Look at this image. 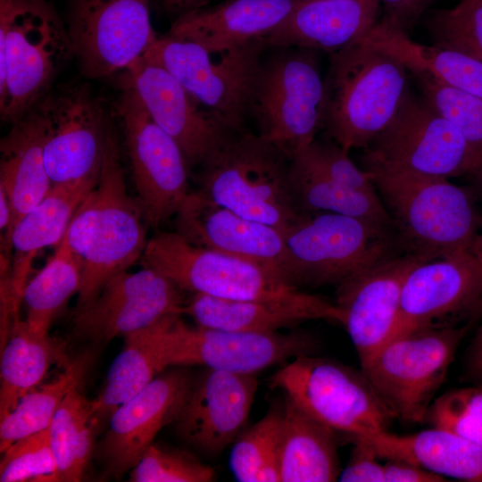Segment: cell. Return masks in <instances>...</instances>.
<instances>
[{
	"label": "cell",
	"instance_id": "5",
	"mask_svg": "<svg viewBox=\"0 0 482 482\" xmlns=\"http://www.w3.org/2000/svg\"><path fill=\"white\" fill-rule=\"evenodd\" d=\"M73 55L68 29L46 0H0L2 120L30 112Z\"/></svg>",
	"mask_w": 482,
	"mask_h": 482
},
{
	"label": "cell",
	"instance_id": "35",
	"mask_svg": "<svg viewBox=\"0 0 482 482\" xmlns=\"http://www.w3.org/2000/svg\"><path fill=\"white\" fill-rule=\"evenodd\" d=\"M98 421L92 400L86 398L80 387L71 390L49 426L57 466L56 481L82 479L94 452Z\"/></svg>",
	"mask_w": 482,
	"mask_h": 482
},
{
	"label": "cell",
	"instance_id": "22",
	"mask_svg": "<svg viewBox=\"0 0 482 482\" xmlns=\"http://www.w3.org/2000/svg\"><path fill=\"white\" fill-rule=\"evenodd\" d=\"M257 387L255 375L206 368L194 378L174 422L177 434L199 453L220 455L243 431Z\"/></svg>",
	"mask_w": 482,
	"mask_h": 482
},
{
	"label": "cell",
	"instance_id": "39",
	"mask_svg": "<svg viewBox=\"0 0 482 482\" xmlns=\"http://www.w3.org/2000/svg\"><path fill=\"white\" fill-rule=\"evenodd\" d=\"M424 100L452 123L478 156L482 154V98L445 86L428 73L409 70Z\"/></svg>",
	"mask_w": 482,
	"mask_h": 482
},
{
	"label": "cell",
	"instance_id": "19",
	"mask_svg": "<svg viewBox=\"0 0 482 482\" xmlns=\"http://www.w3.org/2000/svg\"><path fill=\"white\" fill-rule=\"evenodd\" d=\"M180 367L162 371L111 414L109 428L97 448L107 475L119 479L131 470L158 432L176 421L194 380Z\"/></svg>",
	"mask_w": 482,
	"mask_h": 482
},
{
	"label": "cell",
	"instance_id": "32",
	"mask_svg": "<svg viewBox=\"0 0 482 482\" xmlns=\"http://www.w3.org/2000/svg\"><path fill=\"white\" fill-rule=\"evenodd\" d=\"M364 37L402 61L408 71L428 73L445 86L482 98V62L451 48L414 42L380 21Z\"/></svg>",
	"mask_w": 482,
	"mask_h": 482
},
{
	"label": "cell",
	"instance_id": "31",
	"mask_svg": "<svg viewBox=\"0 0 482 482\" xmlns=\"http://www.w3.org/2000/svg\"><path fill=\"white\" fill-rule=\"evenodd\" d=\"M179 315L170 314L124 337V345L109 369L104 389L92 400L99 420L111 416L164 371L167 333Z\"/></svg>",
	"mask_w": 482,
	"mask_h": 482
},
{
	"label": "cell",
	"instance_id": "44",
	"mask_svg": "<svg viewBox=\"0 0 482 482\" xmlns=\"http://www.w3.org/2000/svg\"><path fill=\"white\" fill-rule=\"evenodd\" d=\"M347 151L336 142L314 140L296 155L312 168L337 184L358 192L376 193L370 175L359 169L349 158Z\"/></svg>",
	"mask_w": 482,
	"mask_h": 482
},
{
	"label": "cell",
	"instance_id": "29",
	"mask_svg": "<svg viewBox=\"0 0 482 482\" xmlns=\"http://www.w3.org/2000/svg\"><path fill=\"white\" fill-rule=\"evenodd\" d=\"M278 464L283 482H330L340 474L335 430L287 395Z\"/></svg>",
	"mask_w": 482,
	"mask_h": 482
},
{
	"label": "cell",
	"instance_id": "14",
	"mask_svg": "<svg viewBox=\"0 0 482 482\" xmlns=\"http://www.w3.org/2000/svg\"><path fill=\"white\" fill-rule=\"evenodd\" d=\"M176 317L166 337L169 366L201 365L237 374L255 375L302 355L317 354L319 340L304 331H231L189 326Z\"/></svg>",
	"mask_w": 482,
	"mask_h": 482
},
{
	"label": "cell",
	"instance_id": "8",
	"mask_svg": "<svg viewBox=\"0 0 482 482\" xmlns=\"http://www.w3.org/2000/svg\"><path fill=\"white\" fill-rule=\"evenodd\" d=\"M284 237L286 279L295 287L337 286L394 253L393 232L337 213H301Z\"/></svg>",
	"mask_w": 482,
	"mask_h": 482
},
{
	"label": "cell",
	"instance_id": "23",
	"mask_svg": "<svg viewBox=\"0 0 482 482\" xmlns=\"http://www.w3.org/2000/svg\"><path fill=\"white\" fill-rule=\"evenodd\" d=\"M175 215L176 231L190 243L264 265L286 279L285 237L276 228L245 218L198 190L189 192Z\"/></svg>",
	"mask_w": 482,
	"mask_h": 482
},
{
	"label": "cell",
	"instance_id": "51",
	"mask_svg": "<svg viewBox=\"0 0 482 482\" xmlns=\"http://www.w3.org/2000/svg\"><path fill=\"white\" fill-rule=\"evenodd\" d=\"M470 252L482 269V229L479 231L478 230ZM479 313H482V305Z\"/></svg>",
	"mask_w": 482,
	"mask_h": 482
},
{
	"label": "cell",
	"instance_id": "42",
	"mask_svg": "<svg viewBox=\"0 0 482 482\" xmlns=\"http://www.w3.org/2000/svg\"><path fill=\"white\" fill-rule=\"evenodd\" d=\"M214 470L191 453L152 444L131 470L132 482H210Z\"/></svg>",
	"mask_w": 482,
	"mask_h": 482
},
{
	"label": "cell",
	"instance_id": "28",
	"mask_svg": "<svg viewBox=\"0 0 482 482\" xmlns=\"http://www.w3.org/2000/svg\"><path fill=\"white\" fill-rule=\"evenodd\" d=\"M12 125L0 142V188L8 196L15 225L53 186L44 160L46 125L38 107Z\"/></svg>",
	"mask_w": 482,
	"mask_h": 482
},
{
	"label": "cell",
	"instance_id": "27",
	"mask_svg": "<svg viewBox=\"0 0 482 482\" xmlns=\"http://www.w3.org/2000/svg\"><path fill=\"white\" fill-rule=\"evenodd\" d=\"M97 182L53 186L40 203L14 225L10 240V276L14 297L20 304L34 258L41 249L61 243L76 210Z\"/></svg>",
	"mask_w": 482,
	"mask_h": 482
},
{
	"label": "cell",
	"instance_id": "16",
	"mask_svg": "<svg viewBox=\"0 0 482 482\" xmlns=\"http://www.w3.org/2000/svg\"><path fill=\"white\" fill-rule=\"evenodd\" d=\"M149 0H74L68 22L73 54L90 79L125 71L156 40Z\"/></svg>",
	"mask_w": 482,
	"mask_h": 482
},
{
	"label": "cell",
	"instance_id": "15",
	"mask_svg": "<svg viewBox=\"0 0 482 482\" xmlns=\"http://www.w3.org/2000/svg\"><path fill=\"white\" fill-rule=\"evenodd\" d=\"M46 125L44 160L52 186L98 180L111 129L102 104L68 85L37 104Z\"/></svg>",
	"mask_w": 482,
	"mask_h": 482
},
{
	"label": "cell",
	"instance_id": "40",
	"mask_svg": "<svg viewBox=\"0 0 482 482\" xmlns=\"http://www.w3.org/2000/svg\"><path fill=\"white\" fill-rule=\"evenodd\" d=\"M432 44L482 62V0H461L432 12L425 22Z\"/></svg>",
	"mask_w": 482,
	"mask_h": 482
},
{
	"label": "cell",
	"instance_id": "49",
	"mask_svg": "<svg viewBox=\"0 0 482 482\" xmlns=\"http://www.w3.org/2000/svg\"><path fill=\"white\" fill-rule=\"evenodd\" d=\"M467 367L471 378L482 385V327L469 349Z\"/></svg>",
	"mask_w": 482,
	"mask_h": 482
},
{
	"label": "cell",
	"instance_id": "11",
	"mask_svg": "<svg viewBox=\"0 0 482 482\" xmlns=\"http://www.w3.org/2000/svg\"><path fill=\"white\" fill-rule=\"evenodd\" d=\"M141 262L193 294L230 300H275L301 292L264 265L195 245L177 231L149 239Z\"/></svg>",
	"mask_w": 482,
	"mask_h": 482
},
{
	"label": "cell",
	"instance_id": "38",
	"mask_svg": "<svg viewBox=\"0 0 482 482\" xmlns=\"http://www.w3.org/2000/svg\"><path fill=\"white\" fill-rule=\"evenodd\" d=\"M283 406H275L236 438L229 467L237 481H280L278 451Z\"/></svg>",
	"mask_w": 482,
	"mask_h": 482
},
{
	"label": "cell",
	"instance_id": "50",
	"mask_svg": "<svg viewBox=\"0 0 482 482\" xmlns=\"http://www.w3.org/2000/svg\"><path fill=\"white\" fill-rule=\"evenodd\" d=\"M467 176L470 179L477 190L482 195V154L478 157L474 166Z\"/></svg>",
	"mask_w": 482,
	"mask_h": 482
},
{
	"label": "cell",
	"instance_id": "18",
	"mask_svg": "<svg viewBox=\"0 0 482 482\" xmlns=\"http://www.w3.org/2000/svg\"><path fill=\"white\" fill-rule=\"evenodd\" d=\"M481 305L482 269L470 251L422 262L403 282L391 339L417 330L453 327L456 316L479 313Z\"/></svg>",
	"mask_w": 482,
	"mask_h": 482
},
{
	"label": "cell",
	"instance_id": "46",
	"mask_svg": "<svg viewBox=\"0 0 482 482\" xmlns=\"http://www.w3.org/2000/svg\"><path fill=\"white\" fill-rule=\"evenodd\" d=\"M433 0H380L386 27L409 35Z\"/></svg>",
	"mask_w": 482,
	"mask_h": 482
},
{
	"label": "cell",
	"instance_id": "24",
	"mask_svg": "<svg viewBox=\"0 0 482 482\" xmlns=\"http://www.w3.org/2000/svg\"><path fill=\"white\" fill-rule=\"evenodd\" d=\"M181 314L191 317L196 325L210 328L275 332L310 320L343 322L337 304L307 293L275 300H230L193 294Z\"/></svg>",
	"mask_w": 482,
	"mask_h": 482
},
{
	"label": "cell",
	"instance_id": "26",
	"mask_svg": "<svg viewBox=\"0 0 482 482\" xmlns=\"http://www.w3.org/2000/svg\"><path fill=\"white\" fill-rule=\"evenodd\" d=\"M298 0H227L173 21L168 33L204 44L227 46L264 39Z\"/></svg>",
	"mask_w": 482,
	"mask_h": 482
},
{
	"label": "cell",
	"instance_id": "4",
	"mask_svg": "<svg viewBox=\"0 0 482 482\" xmlns=\"http://www.w3.org/2000/svg\"><path fill=\"white\" fill-rule=\"evenodd\" d=\"M393 220L406 253L434 259L470 251L478 217L468 192L448 179L363 165Z\"/></svg>",
	"mask_w": 482,
	"mask_h": 482
},
{
	"label": "cell",
	"instance_id": "37",
	"mask_svg": "<svg viewBox=\"0 0 482 482\" xmlns=\"http://www.w3.org/2000/svg\"><path fill=\"white\" fill-rule=\"evenodd\" d=\"M81 267L62 240L44 268L25 286L22 303L29 328L38 335H48L50 325L68 300L78 294Z\"/></svg>",
	"mask_w": 482,
	"mask_h": 482
},
{
	"label": "cell",
	"instance_id": "7",
	"mask_svg": "<svg viewBox=\"0 0 482 482\" xmlns=\"http://www.w3.org/2000/svg\"><path fill=\"white\" fill-rule=\"evenodd\" d=\"M271 49L262 58L248 117L255 121L258 135L292 160L322 129L324 77L317 51L302 47Z\"/></svg>",
	"mask_w": 482,
	"mask_h": 482
},
{
	"label": "cell",
	"instance_id": "36",
	"mask_svg": "<svg viewBox=\"0 0 482 482\" xmlns=\"http://www.w3.org/2000/svg\"><path fill=\"white\" fill-rule=\"evenodd\" d=\"M91 355L69 362L62 372L24 395L15 408L0 420V452L14 441L49 428L57 409L71 390L80 387L88 371Z\"/></svg>",
	"mask_w": 482,
	"mask_h": 482
},
{
	"label": "cell",
	"instance_id": "21",
	"mask_svg": "<svg viewBox=\"0 0 482 482\" xmlns=\"http://www.w3.org/2000/svg\"><path fill=\"white\" fill-rule=\"evenodd\" d=\"M120 83L137 94L155 123L179 145L189 166L202 164L233 132L169 71L143 57L123 71Z\"/></svg>",
	"mask_w": 482,
	"mask_h": 482
},
{
	"label": "cell",
	"instance_id": "10",
	"mask_svg": "<svg viewBox=\"0 0 482 482\" xmlns=\"http://www.w3.org/2000/svg\"><path fill=\"white\" fill-rule=\"evenodd\" d=\"M270 386L351 437L386 432L394 418L362 370L316 354L285 364L270 377Z\"/></svg>",
	"mask_w": 482,
	"mask_h": 482
},
{
	"label": "cell",
	"instance_id": "6",
	"mask_svg": "<svg viewBox=\"0 0 482 482\" xmlns=\"http://www.w3.org/2000/svg\"><path fill=\"white\" fill-rule=\"evenodd\" d=\"M267 48L264 39L214 46L167 32L143 58L169 71L225 128L242 132Z\"/></svg>",
	"mask_w": 482,
	"mask_h": 482
},
{
	"label": "cell",
	"instance_id": "41",
	"mask_svg": "<svg viewBox=\"0 0 482 482\" xmlns=\"http://www.w3.org/2000/svg\"><path fill=\"white\" fill-rule=\"evenodd\" d=\"M2 453L1 482L56 481L49 428L14 441Z\"/></svg>",
	"mask_w": 482,
	"mask_h": 482
},
{
	"label": "cell",
	"instance_id": "30",
	"mask_svg": "<svg viewBox=\"0 0 482 482\" xmlns=\"http://www.w3.org/2000/svg\"><path fill=\"white\" fill-rule=\"evenodd\" d=\"M360 437L380 458L409 461L444 477L482 482V446L449 430L432 427L411 435L386 431Z\"/></svg>",
	"mask_w": 482,
	"mask_h": 482
},
{
	"label": "cell",
	"instance_id": "13",
	"mask_svg": "<svg viewBox=\"0 0 482 482\" xmlns=\"http://www.w3.org/2000/svg\"><path fill=\"white\" fill-rule=\"evenodd\" d=\"M115 104L134 185L146 224L156 228L176 214L189 194L190 167L179 145L152 119L137 94L121 84Z\"/></svg>",
	"mask_w": 482,
	"mask_h": 482
},
{
	"label": "cell",
	"instance_id": "45",
	"mask_svg": "<svg viewBox=\"0 0 482 482\" xmlns=\"http://www.w3.org/2000/svg\"><path fill=\"white\" fill-rule=\"evenodd\" d=\"M354 445L350 460L340 471L342 482H385L384 463L375 449L365 439L352 436Z\"/></svg>",
	"mask_w": 482,
	"mask_h": 482
},
{
	"label": "cell",
	"instance_id": "2",
	"mask_svg": "<svg viewBox=\"0 0 482 482\" xmlns=\"http://www.w3.org/2000/svg\"><path fill=\"white\" fill-rule=\"evenodd\" d=\"M408 73L402 61L365 37L330 54L322 129L347 152L364 149L395 116Z\"/></svg>",
	"mask_w": 482,
	"mask_h": 482
},
{
	"label": "cell",
	"instance_id": "17",
	"mask_svg": "<svg viewBox=\"0 0 482 482\" xmlns=\"http://www.w3.org/2000/svg\"><path fill=\"white\" fill-rule=\"evenodd\" d=\"M183 290L161 272L145 267L112 276L96 296L76 308L77 336L96 343L146 328L170 314H181Z\"/></svg>",
	"mask_w": 482,
	"mask_h": 482
},
{
	"label": "cell",
	"instance_id": "9",
	"mask_svg": "<svg viewBox=\"0 0 482 482\" xmlns=\"http://www.w3.org/2000/svg\"><path fill=\"white\" fill-rule=\"evenodd\" d=\"M465 332L454 326L417 330L391 339L361 362L394 418L425 421Z\"/></svg>",
	"mask_w": 482,
	"mask_h": 482
},
{
	"label": "cell",
	"instance_id": "43",
	"mask_svg": "<svg viewBox=\"0 0 482 482\" xmlns=\"http://www.w3.org/2000/svg\"><path fill=\"white\" fill-rule=\"evenodd\" d=\"M425 421L482 446V385L439 395L432 402Z\"/></svg>",
	"mask_w": 482,
	"mask_h": 482
},
{
	"label": "cell",
	"instance_id": "3",
	"mask_svg": "<svg viewBox=\"0 0 482 482\" xmlns=\"http://www.w3.org/2000/svg\"><path fill=\"white\" fill-rule=\"evenodd\" d=\"M290 162L260 135L231 132L200 164L198 191L285 235L301 214L292 192Z\"/></svg>",
	"mask_w": 482,
	"mask_h": 482
},
{
	"label": "cell",
	"instance_id": "20",
	"mask_svg": "<svg viewBox=\"0 0 482 482\" xmlns=\"http://www.w3.org/2000/svg\"><path fill=\"white\" fill-rule=\"evenodd\" d=\"M406 253L386 256L337 286V305L360 362L387 343L395 331L403 282L410 270L428 261Z\"/></svg>",
	"mask_w": 482,
	"mask_h": 482
},
{
	"label": "cell",
	"instance_id": "47",
	"mask_svg": "<svg viewBox=\"0 0 482 482\" xmlns=\"http://www.w3.org/2000/svg\"><path fill=\"white\" fill-rule=\"evenodd\" d=\"M385 482H444V476L417 464L395 459L384 463Z\"/></svg>",
	"mask_w": 482,
	"mask_h": 482
},
{
	"label": "cell",
	"instance_id": "1",
	"mask_svg": "<svg viewBox=\"0 0 482 482\" xmlns=\"http://www.w3.org/2000/svg\"><path fill=\"white\" fill-rule=\"evenodd\" d=\"M145 223L138 201L127 191L110 129L98 182L76 210L62 238L81 267L77 308L93 299L112 276L142 257L148 241Z\"/></svg>",
	"mask_w": 482,
	"mask_h": 482
},
{
	"label": "cell",
	"instance_id": "33",
	"mask_svg": "<svg viewBox=\"0 0 482 482\" xmlns=\"http://www.w3.org/2000/svg\"><path fill=\"white\" fill-rule=\"evenodd\" d=\"M65 360L62 343L32 332L25 320H17L1 349L0 420L42 383L54 362Z\"/></svg>",
	"mask_w": 482,
	"mask_h": 482
},
{
	"label": "cell",
	"instance_id": "25",
	"mask_svg": "<svg viewBox=\"0 0 482 482\" xmlns=\"http://www.w3.org/2000/svg\"><path fill=\"white\" fill-rule=\"evenodd\" d=\"M379 4L380 0H298L264 41L268 48L302 47L330 54L370 32Z\"/></svg>",
	"mask_w": 482,
	"mask_h": 482
},
{
	"label": "cell",
	"instance_id": "48",
	"mask_svg": "<svg viewBox=\"0 0 482 482\" xmlns=\"http://www.w3.org/2000/svg\"><path fill=\"white\" fill-rule=\"evenodd\" d=\"M211 0H160L165 12L174 21L192 12L204 8Z\"/></svg>",
	"mask_w": 482,
	"mask_h": 482
},
{
	"label": "cell",
	"instance_id": "34",
	"mask_svg": "<svg viewBox=\"0 0 482 482\" xmlns=\"http://www.w3.org/2000/svg\"><path fill=\"white\" fill-rule=\"evenodd\" d=\"M290 182L301 213H337L395 232L393 220L376 193L348 189L312 168L299 155L291 160Z\"/></svg>",
	"mask_w": 482,
	"mask_h": 482
},
{
	"label": "cell",
	"instance_id": "12",
	"mask_svg": "<svg viewBox=\"0 0 482 482\" xmlns=\"http://www.w3.org/2000/svg\"><path fill=\"white\" fill-rule=\"evenodd\" d=\"M478 157L459 130L409 87L362 162L449 179L467 175Z\"/></svg>",
	"mask_w": 482,
	"mask_h": 482
}]
</instances>
